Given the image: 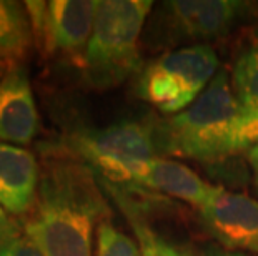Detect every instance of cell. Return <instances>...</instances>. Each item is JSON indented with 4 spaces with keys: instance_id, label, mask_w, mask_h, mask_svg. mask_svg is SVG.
<instances>
[{
    "instance_id": "cell-8",
    "label": "cell",
    "mask_w": 258,
    "mask_h": 256,
    "mask_svg": "<svg viewBox=\"0 0 258 256\" xmlns=\"http://www.w3.org/2000/svg\"><path fill=\"white\" fill-rule=\"evenodd\" d=\"M203 228L227 251L258 256V201L245 193L222 188L199 210Z\"/></svg>"
},
{
    "instance_id": "cell-17",
    "label": "cell",
    "mask_w": 258,
    "mask_h": 256,
    "mask_svg": "<svg viewBox=\"0 0 258 256\" xmlns=\"http://www.w3.org/2000/svg\"><path fill=\"white\" fill-rule=\"evenodd\" d=\"M0 256H43V254L40 249L25 236V233H20L17 238H14L12 241L0 251Z\"/></svg>"
},
{
    "instance_id": "cell-6",
    "label": "cell",
    "mask_w": 258,
    "mask_h": 256,
    "mask_svg": "<svg viewBox=\"0 0 258 256\" xmlns=\"http://www.w3.org/2000/svg\"><path fill=\"white\" fill-rule=\"evenodd\" d=\"M29 14L34 43L43 55L84 62L89 47L97 0L24 2Z\"/></svg>"
},
{
    "instance_id": "cell-20",
    "label": "cell",
    "mask_w": 258,
    "mask_h": 256,
    "mask_svg": "<svg viewBox=\"0 0 258 256\" xmlns=\"http://www.w3.org/2000/svg\"><path fill=\"white\" fill-rule=\"evenodd\" d=\"M246 158H248L250 168H251V172H253V180L258 190V146H255L253 150H250L248 153H246Z\"/></svg>"
},
{
    "instance_id": "cell-9",
    "label": "cell",
    "mask_w": 258,
    "mask_h": 256,
    "mask_svg": "<svg viewBox=\"0 0 258 256\" xmlns=\"http://www.w3.org/2000/svg\"><path fill=\"white\" fill-rule=\"evenodd\" d=\"M40 130L37 103L27 68L9 63L0 77V140L2 143L24 146Z\"/></svg>"
},
{
    "instance_id": "cell-18",
    "label": "cell",
    "mask_w": 258,
    "mask_h": 256,
    "mask_svg": "<svg viewBox=\"0 0 258 256\" xmlns=\"http://www.w3.org/2000/svg\"><path fill=\"white\" fill-rule=\"evenodd\" d=\"M20 233H24L22 225L17 221H14L9 216V213L0 206V251L12 241L14 238H17Z\"/></svg>"
},
{
    "instance_id": "cell-4",
    "label": "cell",
    "mask_w": 258,
    "mask_h": 256,
    "mask_svg": "<svg viewBox=\"0 0 258 256\" xmlns=\"http://www.w3.org/2000/svg\"><path fill=\"white\" fill-rule=\"evenodd\" d=\"M218 55L205 43L175 48L140 70L137 94L165 115L188 108L215 78Z\"/></svg>"
},
{
    "instance_id": "cell-1",
    "label": "cell",
    "mask_w": 258,
    "mask_h": 256,
    "mask_svg": "<svg viewBox=\"0 0 258 256\" xmlns=\"http://www.w3.org/2000/svg\"><path fill=\"white\" fill-rule=\"evenodd\" d=\"M110 220V205L90 166L60 151L48 153L30 213L22 220L25 236L43 256H92V238Z\"/></svg>"
},
{
    "instance_id": "cell-14",
    "label": "cell",
    "mask_w": 258,
    "mask_h": 256,
    "mask_svg": "<svg viewBox=\"0 0 258 256\" xmlns=\"http://www.w3.org/2000/svg\"><path fill=\"white\" fill-rule=\"evenodd\" d=\"M255 146H258V112L240 108L218 143L217 161L240 153H248Z\"/></svg>"
},
{
    "instance_id": "cell-2",
    "label": "cell",
    "mask_w": 258,
    "mask_h": 256,
    "mask_svg": "<svg viewBox=\"0 0 258 256\" xmlns=\"http://www.w3.org/2000/svg\"><path fill=\"white\" fill-rule=\"evenodd\" d=\"M152 5L150 0H97L92 37L82 62L87 85L108 90L139 72V40Z\"/></svg>"
},
{
    "instance_id": "cell-7",
    "label": "cell",
    "mask_w": 258,
    "mask_h": 256,
    "mask_svg": "<svg viewBox=\"0 0 258 256\" xmlns=\"http://www.w3.org/2000/svg\"><path fill=\"white\" fill-rule=\"evenodd\" d=\"M157 150L153 125L123 120L105 128H82L69 133L62 140L60 153L74 156L98 172L108 163L158 156Z\"/></svg>"
},
{
    "instance_id": "cell-13",
    "label": "cell",
    "mask_w": 258,
    "mask_h": 256,
    "mask_svg": "<svg viewBox=\"0 0 258 256\" xmlns=\"http://www.w3.org/2000/svg\"><path fill=\"white\" fill-rule=\"evenodd\" d=\"M232 85L240 107L258 112V32L235 62Z\"/></svg>"
},
{
    "instance_id": "cell-19",
    "label": "cell",
    "mask_w": 258,
    "mask_h": 256,
    "mask_svg": "<svg viewBox=\"0 0 258 256\" xmlns=\"http://www.w3.org/2000/svg\"><path fill=\"white\" fill-rule=\"evenodd\" d=\"M167 249L170 256H241L238 253L227 251V249H217V248H185L178 249L167 243Z\"/></svg>"
},
{
    "instance_id": "cell-10",
    "label": "cell",
    "mask_w": 258,
    "mask_h": 256,
    "mask_svg": "<svg viewBox=\"0 0 258 256\" xmlns=\"http://www.w3.org/2000/svg\"><path fill=\"white\" fill-rule=\"evenodd\" d=\"M163 7L180 34L197 40L230 34L250 10L248 4L237 0H172Z\"/></svg>"
},
{
    "instance_id": "cell-16",
    "label": "cell",
    "mask_w": 258,
    "mask_h": 256,
    "mask_svg": "<svg viewBox=\"0 0 258 256\" xmlns=\"http://www.w3.org/2000/svg\"><path fill=\"white\" fill-rule=\"evenodd\" d=\"M125 213H127L132 226H134L137 238H139V241H140L142 251H144L145 256H170L167 249V241H163L162 238L153 235L150 231V228L145 226L137 215L130 213V211H125Z\"/></svg>"
},
{
    "instance_id": "cell-12",
    "label": "cell",
    "mask_w": 258,
    "mask_h": 256,
    "mask_svg": "<svg viewBox=\"0 0 258 256\" xmlns=\"http://www.w3.org/2000/svg\"><path fill=\"white\" fill-rule=\"evenodd\" d=\"M34 45V32L24 4L0 0V62L22 63Z\"/></svg>"
},
{
    "instance_id": "cell-15",
    "label": "cell",
    "mask_w": 258,
    "mask_h": 256,
    "mask_svg": "<svg viewBox=\"0 0 258 256\" xmlns=\"http://www.w3.org/2000/svg\"><path fill=\"white\" fill-rule=\"evenodd\" d=\"M95 256H139V246L112 220H105L97 228Z\"/></svg>"
},
{
    "instance_id": "cell-21",
    "label": "cell",
    "mask_w": 258,
    "mask_h": 256,
    "mask_svg": "<svg viewBox=\"0 0 258 256\" xmlns=\"http://www.w3.org/2000/svg\"><path fill=\"white\" fill-rule=\"evenodd\" d=\"M5 68H7V63L0 62V77H2V75H4V72H5Z\"/></svg>"
},
{
    "instance_id": "cell-11",
    "label": "cell",
    "mask_w": 258,
    "mask_h": 256,
    "mask_svg": "<svg viewBox=\"0 0 258 256\" xmlns=\"http://www.w3.org/2000/svg\"><path fill=\"white\" fill-rule=\"evenodd\" d=\"M40 165L34 153L0 141V206L14 218H25L34 208Z\"/></svg>"
},
{
    "instance_id": "cell-5",
    "label": "cell",
    "mask_w": 258,
    "mask_h": 256,
    "mask_svg": "<svg viewBox=\"0 0 258 256\" xmlns=\"http://www.w3.org/2000/svg\"><path fill=\"white\" fill-rule=\"evenodd\" d=\"M95 175L117 188L163 193L182 200L197 210L210 203L222 190V187L205 182L182 163L162 156L108 163L95 172Z\"/></svg>"
},
{
    "instance_id": "cell-3",
    "label": "cell",
    "mask_w": 258,
    "mask_h": 256,
    "mask_svg": "<svg viewBox=\"0 0 258 256\" xmlns=\"http://www.w3.org/2000/svg\"><path fill=\"white\" fill-rule=\"evenodd\" d=\"M240 108L228 75L217 73L188 108L162 125L160 145L172 155L197 161H217L218 143Z\"/></svg>"
}]
</instances>
